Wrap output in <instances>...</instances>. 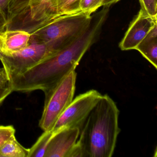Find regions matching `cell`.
<instances>
[{"mask_svg":"<svg viewBox=\"0 0 157 157\" xmlns=\"http://www.w3.org/2000/svg\"><path fill=\"white\" fill-rule=\"evenodd\" d=\"M51 55L45 45L30 44L19 52L3 55L1 61L10 78L23 74Z\"/></svg>","mask_w":157,"mask_h":157,"instance_id":"52a82bcc","label":"cell"},{"mask_svg":"<svg viewBox=\"0 0 157 157\" xmlns=\"http://www.w3.org/2000/svg\"><path fill=\"white\" fill-rule=\"evenodd\" d=\"M141 9L150 16H157V0H139Z\"/></svg>","mask_w":157,"mask_h":157,"instance_id":"e0dca14e","label":"cell"},{"mask_svg":"<svg viewBox=\"0 0 157 157\" xmlns=\"http://www.w3.org/2000/svg\"><path fill=\"white\" fill-rule=\"evenodd\" d=\"M7 21L1 13L0 12V33L6 30Z\"/></svg>","mask_w":157,"mask_h":157,"instance_id":"7402d4cb","label":"cell"},{"mask_svg":"<svg viewBox=\"0 0 157 157\" xmlns=\"http://www.w3.org/2000/svg\"><path fill=\"white\" fill-rule=\"evenodd\" d=\"M67 157H84L83 150L78 141L71 150Z\"/></svg>","mask_w":157,"mask_h":157,"instance_id":"d6986e66","label":"cell"},{"mask_svg":"<svg viewBox=\"0 0 157 157\" xmlns=\"http://www.w3.org/2000/svg\"><path fill=\"white\" fill-rule=\"evenodd\" d=\"M29 149L25 148L13 135L0 146V157H28Z\"/></svg>","mask_w":157,"mask_h":157,"instance_id":"8fae6325","label":"cell"},{"mask_svg":"<svg viewBox=\"0 0 157 157\" xmlns=\"http://www.w3.org/2000/svg\"><path fill=\"white\" fill-rule=\"evenodd\" d=\"M54 132L44 157H67L78 139L79 128H63Z\"/></svg>","mask_w":157,"mask_h":157,"instance_id":"9c48e42d","label":"cell"},{"mask_svg":"<svg viewBox=\"0 0 157 157\" xmlns=\"http://www.w3.org/2000/svg\"><path fill=\"white\" fill-rule=\"evenodd\" d=\"M3 55L1 51L0 50V60L1 61L2 60V59H3Z\"/></svg>","mask_w":157,"mask_h":157,"instance_id":"cb8c5ba5","label":"cell"},{"mask_svg":"<svg viewBox=\"0 0 157 157\" xmlns=\"http://www.w3.org/2000/svg\"><path fill=\"white\" fill-rule=\"evenodd\" d=\"M155 39H157V25L151 29L141 42H149Z\"/></svg>","mask_w":157,"mask_h":157,"instance_id":"ffe728a7","label":"cell"},{"mask_svg":"<svg viewBox=\"0 0 157 157\" xmlns=\"http://www.w3.org/2000/svg\"><path fill=\"white\" fill-rule=\"evenodd\" d=\"M102 96L99 92L94 90L78 95L60 116L52 130L56 131L66 127L80 129Z\"/></svg>","mask_w":157,"mask_h":157,"instance_id":"8992f818","label":"cell"},{"mask_svg":"<svg viewBox=\"0 0 157 157\" xmlns=\"http://www.w3.org/2000/svg\"><path fill=\"white\" fill-rule=\"evenodd\" d=\"M15 129L13 126L0 125V146L13 135H15Z\"/></svg>","mask_w":157,"mask_h":157,"instance_id":"ac0fdd59","label":"cell"},{"mask_svg":"<svg viewBox=\"0 0 157 157\" xmlns=\"http://www.w3.org/2000/svg\"><path fill=\"white\" fill-rule=\"evenodd\" d=\"M58 16L52 0H7L6 30L32 34Z\"/></svg>","mask_w":157,"mask_h":157,"instance_id":"277c9868","label":"cell"},{"mask_svg":"<svg viewBox=\"0 0 157 157\" xmlns=\"http://www.w3.org/2000/svg\"><path fill=\"white\" fill-rule=\"evenodd\" d=\"M120 0H104L103 6H109L112 4H115L119 2Z\"/></svg>","mask_w":157,"mask_h":157,"instance_id":"603a6c76","label":"cell"},{"mask_svg":"<svg viewBox=\"0 0 157 157\" xmlns=\"http://www.w3.org/2000/svg\"><path fill=\"white\" fill-rule=\"evenodd\" d=\"M136 50L138 51L157 69V39L149 42H141Z\"/></svg>","mask_w":157,"mask_h":157,"instance_id":"4fadbf2b","label":"cell"},{"mask_svg":"<svg viewBox=\"0 0 157 157\" xmlns=\"http://www.w3.org/2000/svg\"><path fill=\"white\" fill-rule=\"evenodd\" d=\"M91 19V14L82 11L60 15L31 34L29 44L45 45L52 55L78 37L88 27Z\"/></svg>","mask_w":157,"mask_h":157,"instance_id":"3957f363","label":"cell"},{"mask_svg":"<svg viewBox=\"0 0 157 157\" xmlns=\"http://www.w3.org/2000/svg\"><path fill=\"white\" fill-rule=\"evenodd\" d=\"M54 134L53 130L44 131L33 147L29 149L28 157H44L48 143Z\"/></svg>","mask_w":157,"mask_h":157,"instance_id":"7c38bea8","label":"cell"},{"mask_svg":"<svg viewBox=\"0 0 157 157\" xmlns=\"http://www.w3.org/2000/svg\"><path fill=\"white\" fill-rule=\"evenodd\" d=\"M0 12L1 13L7 21V0H0Z\"/></svg>","mask_w":157,"mask_h":157,"instance_id":"44dd1931","label":"cell"},{"mask_svg":"<svg viewBox=\"0 0 157 157\" xmlns=\"http://www.w3.org/2000/svg\"><path fill=\"white\" fill-rule=\"evenodd\" d=\"M81 0H53V5L58 16L81 12Z\"/></svg>","mask_w":157,"mask_h":157,"instance_id":"5bb4252c","label":"cell"},{"mask_svg":"<svg viewBox=\"0 0 157 157\" xmlns=\"http://www.w3.org/2000/svg\"><path fill=\"white\" fill-rule=\"evenodd\" d=\"M77 73L71 71L48 94L45 96L44 110L39 126L44 131L52 130L62 113L73 99Z\"/></svg>","mask_w":157,"mask_h":157,"instance_id":"5b68a950","label":"cell"},{"mask_svg":"<svg viewBox=\"0 0 157 157\" xmlns=\"http://www.w3.org/2000/svg\"><path fill=\"white\" fill-rule=\"evenodd\" d=\"M157 25V16H150L140 9L125 34L119 48L122 50L136 49L147 34Z\"/></svg>","mask_w":157,"mask_h":157,"instance_id":"ba28073f","label":"cell"},{"mask_svg":"<svg viewBox=\"0 0 157 157\" xmlns=\"http://www.w3.org/2000/svg\"><path fill=\"white\" fill-rule=\"evenodd\" d=\"M31 34L21 30H5L0 33V50L3 55L19 52L29 44Z\"/></svg>","mask_w":157,"mask_h":157,"instance_id":"30bf717a","label":"cell"},{"mask_svg":"<svg viewBox=\"0 0 157 157\" xmlns=\"http://www.w3.org/2000/svg\"><path fill=\"white\" fill-rule=\"evenodd\" d=\"M109 13L103 7L92 15L89 26L64 48L46 57L23 74L10 77L13 91L30 92L41 90L45 96L79 65L87 50L95 43Z\"/></svg>","mask_w":157,"mask_h":157,"instance_id":"6da1fadb","label":"cell"},{"mask_svg":"<svg viewBox=\"0 0 157 157\" xmlns=\"http://www.w3.org/2000/svg\"><path fill=\"white\" fill-rule=\"evenodd\" d=\"M103 2L104 0H81L80 5L81 11L91 14L103 6Z\"/></svg>","mask_w":157,"mask_h":157,"instance_id":"2e32d148","label":"cell"},{"mask_svg":"<svg viewBox=\"0 0 157 157\" xmlns=\"http://www.w3.org/2000/svg\"><path fill=\"white\" fill-rule=\"evenodd\" d=\"M119 111L113 100L102 95L80 129L78 140L84 157H111L117 137Z\"/></svg>","mask_w":157,"mask_h":157,"instance_id":"7a4b0ae2","label":"cell"},{"mask_svg":"<svg viewBox=\"0 0 157 157\" xmlns=\"http://www.w3.org/2000/svg\"><path fill=\"white\" fill-rule=\"evenodd\" d=\"M13 91L12 82L4 67L0 68V105Z\"/></svg>","mask_w":157,"mask_h":157,"instance_id":"9a60e30c","label":"cell"}]
</instances>
